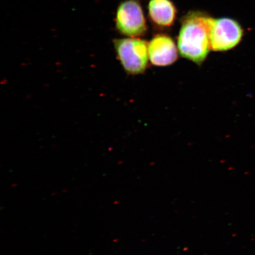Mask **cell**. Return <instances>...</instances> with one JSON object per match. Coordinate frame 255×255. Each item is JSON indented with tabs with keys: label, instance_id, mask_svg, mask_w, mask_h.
<instances>
[{
	"label": "cell",
	"instance_id": "1",
	"mask_svg": "<svg viewBox=\"0 0 255 255\" xmlns=\"http://www.w3.org/2000/svg\"><path fill=\"white\" fill-rule=\"evenodd\" d=\"M212 18L193 12L184 18L178 38V48L184 58L201 65L209 53V29Z\"/></svg>",
	"mask_w": 255,
	"mask_h": 255
},
{
	"label": "cell",
	"instance_id": "2",
	"mask_svg": "<svg viewBox=\"0 0 255 255\" xmlns=\"http://www.w3.org/2000/svg\"><path fill=\"white\" fill-rule=\"evenodd\" d=\"M114 46L121 65L128 74H142L148 61V44L136 38L114 40Z\"/></svg>",
	"mask_w": 255,
	"mask_h": 255
},
{
	"label": "cell",
	"instance_id": "3",
	"mask_svg": "<svg viewBox=\"0 0 255 255\" xmlns=\"http://www.w3.org/2000/svg\"><path fill=\"white\" fill-rule=\"evenodd\" d=\"M115 21L119 33L129 37L141 36L146 30L144 15L136 0L121 2L117 8Z\"/></svg>",
	"mask_w": 255,
	"mask_h": 255
},
{
	"label": "cell",
	"instance_id": "4",
	"mask_svg": "<svg viewBox=\"0 0 255 255\" xmlns=\"http://www.w3.org/2000/svg\"><path fill=\"white\" fill-rule=\"evenodd\" d=\"M241 25L229 18L212 19L209 29L210 47L214 51H226L238 45L242 39Z\"/></svg>",
	"mask_w": 255,
	"mask_h": 255
},
{
	"label": "cell",
	"instance_id": "5",
	"mask_svg": "<svg viewBox=\"0 0 255 255\" xmlns=\"http://www.w3.org/2000/svg\"><path fill=\"white\" fill-rule=\"evenodd\" d=\"M148 55L153 65L167 66L177 60V50L171 37L166 35L158 34L148 44Z\"/></svg>",
	"mask_w": 255,
	"mask_h": 255
},
{
	"label": "cell",
	"instance_id": "6",
	"mask_svg": "<svg viewBox=\"0 0 255 255\" xmlns=\"http://www.w3.org/2000/svg\"><path fill=\"white\" fill-rule=\"evenodd\" d=\"M148 11L153 22L161 27H169L173 24L176 14L170 0H151Z\"/></svg>",
	"mask_w": 255,
	"mask_h": 255
}]
</instances>
